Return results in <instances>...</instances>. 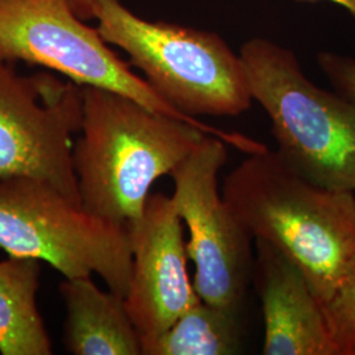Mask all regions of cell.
<instances>
[{
    "instance_id": "6da1fadb",
    "label": "cell",
    "mask_w": 355,
    "mask_h": 355,
    "mask_svg": "<svg viewBox=\"0 0 355 355\" xmlns=\"http://www.w3.org/2000/svg\"><path fill=\"white\" fill-rule=\"evenodd\" d=\"M223 196L253 240L299 267L324 304L355 272V192L302 175L277 150L249 154Z\"/></svg>"
},
{
    "instance_id": "7a4b0ae2",
    "label": "cell",
    "mask_w": 355,
    "mask_h": 355,
    "mask_svg": "<svg viewBox=\"0 0 355 355\" xmlns=\"http://www.w3.org/2000/svg\"><path fill=\"white\" fill-rule=\"evenodd\" d=\"M207 135L124 95L82 87V125L73 149L82 204L127 228L144 214L153 184L171 175Z\"/></svg>"
},
{
    "instance_id": "3957f363",
    "label": "cell",
    "mask_w": 355,
    "mask_h": 355,
    "mask_svg": "<svg viewBox=\"0 0 355 355\" xmlns=\"http://www.w3.org/2000/svg\"><path fill=\"white\" fill-rule=\"evenodd\" d=\"M94 19L107 44L125 51L166 102L196 117H234L253 103L240 53L215 32L152 21L121 0H92Z\"/></svg>"
},
{
    "instance_id": "277c9868",
    "label": "cell",
    "mask_w": 355,
    "mask_h": 355,
    "mask_svg": "<svg viewBox=\"0 0 355 355\" xmlns=\"http://www.w3.org/2000/svg\"><path fill=\"white\" fill-rule=\"evenodd\" d=\"M240 55L280 157L320 186L355 192V102L318 87L295 53L271 40H248Z\"/></svg>"
},
{
    "instance_id": "5b68a950",
    "label": "cell",
    "mask_w": 355,
    "mask_h": 355,
    "mask_svg": "<svg viewBox=\"0 0 355 355\" xmlns=\"http://www.w3.org/2000/svg\"><path fill=\"white\" fill-rule=\"evenodd\" d=\"M0 249L46 262L64 278L96 274L110 291L127 295L133 262L128 229L44 180H0Z\"/></svg>"
},
{
    "instance_id": "8992f818",
    "label": "cell",
    "mask_w": 355,
    "mask_h": 355,
    "mask_svg": "<svg viewBox=\"0 0 355 355\" xmlns=\"http://www.w3.org/2000/svg\"><path fill=\"white\" fill-rule=\"evenodd\" d=\"M76 15L70 0H0V58L41 66L78 86L108 89L158 114L200 128L240 152L250 137L203 123L179 112L145 78L130 70L99 33Z\"/></svg>"
},
{
    "instance_id": "52a82bcc",
    "label": "cell",
    "mask_w": 355,
    "mask_h": 355,
    "mask_svg": "<svg viewBox=\"0 0 355 355\" xmlns=\"http://www.w3.org/2000/svg\"><path fill=\"white\" fill-rule=\"evenodd\" d=\"M82 87L49 73L17 74L0 58V180H44L82 203L73 162Z\"/></svg>"
},
{
    "instance_id": "ba28073f",
    "label": "cell",
    "mask_w": 355,
    "mask_h": 355,
    "mask_svg": "<svg viewBox=\"0 0 355 355\" xmlns=\"http://www.w3.org/2000/svg\"><path fill=\"white\" fill-rule=\"evenodd\" d=\"M228 159L227 144L207 135L171 173V199L189 229L193 286L204 303L239 312L253 274L252 236L232 212L217 177Z\"/></svg>"
},
{
    "instance_id": "9c48e42d",
    "label": "cell",
    "mask_w": 355,
    "mask_h": 355,
    "mask_svg": "<svg viewBox=\"0 0 355 355\" xmlns=\"http://www.w3.org/2000/svg\"><path fill=\"white\" fill-rule=\"evenodd\" d=\"M127 229L133 262L124 300L145 341L168 329L202 299L187 271L184 224L171 196L150 193L144 214Z\"/></svg>"
},
{
    "instance_id": "30bf717a",
    "label": "cell",
    "mask_w": 355,
    "mask_h": 355,
    "mask_svg": "<svg viewBox=\"0 0 355 355\" xmlns=\"http://www.w3.org/2000/svg\"><path fill=\"white\" fill-rule=\"evenodd\" d=\"M255 286L262 303L265 355H338L322 303L303 271L270 243L255 240Z\"/></svg>"
},
{
    "instance_id": "8fae6325",
    "label": "cell",
    "mask_w": 355,
    "mask_h": 355,
    "mask_svg": "<svg viewBox=\"0 0 355 355\" xmlns=\"http://www.w3.org/2000/svg\"><path fill=\"white\" fill-rule=\"evenodd\" d=\"M64 346L74 355H142L140 333L124 296L102 291L91 277L64 278Z\"/></svg>"
},
{
    "instance_id": "7c38bea8",
    "label": "cell",
    "mask_w": 355,
    "mask_h": 355,
    "mask_svg": "<svg viewBox=\"0 0 355 355\" xmlns=\"http://www.w3.org/2000/svg\"><path fill=\"white\" fill-rule=\"evenodd\" d=\"M40 274L37 259L0 261V354H53L36 302Z\"/></svg>"
},
{
    "instance_id": "4fadbf2b",
    "label": "cell",
    "mask_w": 355,
    "mask_h": 355,
    "mask_svg": "<svg viewBox=\"0 0 355 355\" xmlns=\"http://www.w3.org/2000/svg\"><path fill=\"white\" fill-rule=\"evenodd\" d=\"M142 355H232L240 350L237 312L192 305L159 336L141 341Z\"/></svg>"
},
{
    "instance_id": "5bb4252c",
    "label": "cell",
    "mask_w": 355,
    "mask_h": 355,
    "mask_svg": "<svg viewBox=\"0 0 355 355\" xmlns=\"http://www.w3.org/2000/svg\"><path fill=\"white\" fill-rule=\"evenodd\" d=\"M322 308L338 355H355V272Z\"/></svg>"
},
{
    "instance_id": "9a60e30c",
    "label": "cell",
    "mask_w": 355,
    "mask_h": 355,
    "mask_svg": "<svg viewBox=\"0 0 355 355\" xmlns=\"http://www.w3.org/2000/svg\"><path fill=\"white\" fill-rule=\"evenodd\" d=\"M318 64L336 91L355 102V58L333 51H320Z\"/></svg>"
},
{
    "instance_id": "2e32d148",
    "label": "cell",
    "mask_w": 355,
    "mask_h": 355,
    "mask_svg": "<svg viewBox=\"0 0 355 355\" xmlns=\"http://www.w3.org/2000/svg\"><path fill=\"white\" fill-rule=\"evenodd\" d=\"M70 1H71V6H73L76 15L80 19H83V20L94 19L92 0H70Z\"/></svg>"
},
{
    "instance_id": "e0dca14e",
    "label": "cell",
    "mask_w": 355,
    "mask_h": 355,
    "mask_svg": "<svg viewBox=\"0 0 355 355\" xmlns=\"http://www.w3.org/2000/svg\"><path fill=\"white\" fill-rule=\"evenodd\" d=\"M299 1H328V3H334L337 6H341L355 19V0H299Z\"/></svg>"
}]
</instances>
